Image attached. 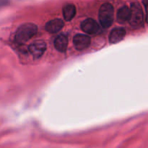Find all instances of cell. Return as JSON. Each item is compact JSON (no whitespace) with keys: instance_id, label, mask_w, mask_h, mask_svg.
I'll list each match as a JSON object with an SVG mask.
<instances>
[{"instance_id":"6da1fadb","label":"cell","mask_w":148,"mask_h":148,"mask_svg":"<svg viewBox=\"0 0 148 148\" xmlns=\"http://www.w3.org/2000/svg\"><path fill=\"white\" fill-rule=\"evenodd\" d=\"M37 33V26L33 23H25L22 25L15 34V40L19 43L28 41Z\"/></svg>"},{"instance_id":"7a4b0ae2","label":"cell","mask_w":148,"mask_h":148,"mask_svg":"<svg viewBox=\"0 0 148 148\" xmlns=\"http://www.w3.org/2000/svg\"><path fill=\"white\" fill-rule=\"evenodd\" d=\"M114 9L109 3L101 5L99 10V20L101 25L105 28L109 27L114 21Z\"/></svg>"},{"instance_id":"3957f363","label":"cell","mask_w":148,"mask_h":148,"mask_svg":"<svg viewBox=\"0 0 148 148\" xmlns=\"http://www.w3.org/2000/svg\"><path fill=\"white\" fill-rule=\"evenodd\" d=\"M130 17L129 22L133 27H139L143 25L144 20V13L141 6L138 2H133L131 4Z\"/></svg>"},{"instance_id":"277c9868","label":"cell","mask_w":148,"mask_h":148,"mask_svg":"<svg viewBox=\"0 0 148 148\" xmlns=\"http://www.w3.org/2000/svg\"><path fill=\"white\" fill-rule=\"evenodd\" d=\"M46 49V44L43 40H36L29 46L28 50L36 59L40 58L44 53Z\"/></svg>"},{"instance_id":"5b68a950","label":"cell","mask_w":148,"mask_h":148,"mask_svg":"<svg viewBox=\"0 0 148 148\" xmlns=\"http://www.w3.org/2000/svg\"><path fill=\"white\" fill-rule=\"evenodd\" d=\"M73 43L77 50H84L89 47L90 45V38L87 35L78 34L74 37Z\"/></svg>"},{"instance_id":"8992f818","label":"cell","mask_w":148,"mask_h":148,"mask_svg":"<svg viewBox=\"0 0 148 148\" xmlns=\"http://www.w3.org/2000/svg\"><path fill=\"white\" fill-rule=\"evenodd\" d=\"M81 28L88 34H95L99 30V25L95 20L92 19H87L82 23Z\"/></svg>"},{"instance_id":"52a82bcc","label":"cell","mask_w":148,"mask_h":148,"mask_svg":"<svg viewBox=\"0 0 148 148\" xmlns=\"http://www.w3.org/2000/svg\"><path fill=\"white\" fill-rule=\"evenodd\" d=\"M126 35L125 29L123 27H116L111 32L109 36V40L111 43H116L121 41Z\"/></svg>"},{"instance_id":"ba28073f","label":"cell","mask_w":148,"mask_h":148,"mask_svg":"<svg viewBox=\"0 0 148 148\" xmlns=\"http://www.w3.org/2000/svg\"><path fill=\"white\" fill-rule=\"evenodd\" d=\"M64 23L60 19H54L48 22L46 25V30L50 33H56L63 27Z\"/></svg>"},{"instance_id":"9c48e42d","label":"cell","mask_w":148,"mask_h":148,"mask_svg":"<svg viewBox=\"0 0 148 148\" xmlns=\"http://www.w3.org/2000/svg\"><path fill=\"white\" fill-rule=\"evenodd\" d=\"M68 38L65 35H59L54 40L55 48L60 52H65L67 48Z\"/></svg>"},{"instance_id":"30bf717a","label":"cell","mask_w":148,"mask_h":148,"mask_svg":"<svg viewBox=\"0 0 148 148\" xmlns=\"http://www.w3.org/2000/svg\"><path fill=\"white\" fill-rule=\"evenodd\" d=\"M130 17V7L127 6H123L122 7L118 10L117 12V20L120 23H124L129 21Z\"/></svg>"},{"instance_id":"8fae6325","label":"cell","mask_w":148,"mask_h":148,"mask_svg":"<svg viewBox=\"0 0 148 148\" xmlns=\"http://www.w3.org/2000/svg\"><path fill=\"white\" fill-rule=\"evenodd\" d=\"M76 14V8L75 6L72 4H68L64 7L63 15L66 21H69L75 16Z\"/></svg>"}]
</instances>
